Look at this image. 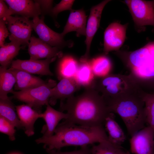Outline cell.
Here are the masks:
<instances>
[{
	"label": "cell",
	"mask_w": 154,
	"mask_h": 154,
	"mask_svg": "<svg viewBox=\"0 0 154 154\" xmlns=\"http://www.w3.org/2000/svg\"><path fill=\"white\" fill-rule=\"evenodd\" d=\"M86 88L80 95L61 102V112L66 111L68 116L64 121L90 127L104 125L112 112L104 98L92 85Z\"/></svg>",
	"instance_id": "1"
},
{
	"label": "cell",
	"mask_w": 154,
	"mask_h": 154,
	"mask_svg": "<svg viewBox=\"0 0 154 154\" xmlns=\"http://www.w3.org/2000/svg\"><path fill=\"white\" fill-rule=\"evenodd\" d=\"M109 140L104 125L90 127L63 121L58 125L54 134L50 137L42 136L35 140L43 143L46 149L60 150L69 146H88Z\"/></svg>",
	"instance_id": "2"
},
{
	"label": "cell",
	"mask_w": 154,
	"mask_h": 154,
	"mask_svg": "<svg viewBox=\"0 0 154 154\" xmlns=\"http://www.w3.org/2000/svg\"><path fill=\"white\" fill-rule=\"evenodd\" d=\"M115 54L141 88L154 90V40L135 50H119Z\"/></svg>",
	"instance_id": "3"
},
{
	"label": "cell",
	"mask_w": 154,
	"mask_h": 154,
	"mask_svg": "<svg viewBox=\"0 0 154 154\" xmlns=\"http://www.w3.org/2000/svg\"><path fill=\"white\" fill-rule=\"evenodd\" d=\"M145 92L106 101L111 112L117 114L122 119L131 137L145 126Z\"/></svg>",
	"instance_id": "4"
},
{
	"label": "cell",
	"mask_w": 154,
	"mask_h": 154,
	"mask_svg": "<svg viewBox=\"0 0 154 154\" xmlns=\"http://www.w3.org/2000/svg\"><path fill=\"white\" fill-rule=\"evenodd\" d=\"M92 86L106 101L144 91L129 75L109 74Z\"/></svg>",
	"instance_id": "5"
},
{
	"label": "cell",
	"mask_w": 154,
	"mask_h": 154,
	"mask_svg": "<svg viewBox=\"0 0 154 154\" xmlns=\"http://www.w3.org/2000/svg\"><path fill=\"white\" fill-rule=\"evenodd\" d=\"M56 84L55 81L50 79L39 86L21 91L13 90L11 93L14 98L32 108H39L49 103L52 89Z\"/></svg>",
	"instance_id": "6"
},
{
	"label": "cell",
	"mask_w": 154,
	"mask_h": 154,
	"mask_svg": "<svg viewBox=\"0 0 154 154\" xmlns=\"http://www.w3.org/2000/svg\"><path fill=\"white\" fill-rule=\"evenodd\" d=\"M123 2L128 7L139 32L147 25L154 27V0H127Z\"/></svg>",
	"instance_id": "7"
},
{
	"label": "cell",
	"mask_w": 154,
	"mask_h": 154,
	"mask_svg": "<svg viewBox=\"0 0 154 154\" xmlns=\"http://www.w3.org/2000/svg\"><path fill=\"white\" fill-rule=\"evenodd\" d=\"M6 22L10 32L9 40L17 41L23 46H28L33 29L32 20L21 16H11Z\"/></svg>",
	"instance_id": "8"
},
{
	"label": "cell",
	"mask_w": 154,
	"mask_h": 154,
	"mask_svg": "<svg viewBox=\"0 0 154 154\" xmlns=\"http://www.w3.org/2000/svg\"><path fill=\"white\" fill-rule=\"evenodd\" d=\"M44 16L33 19V29L41 40L53 47L60 49L65 47H72L73 42L66 41L61 33L56 32L48 27L44 22Z\"/></svg>",
	"instance_id": "9"
},
{
	"label": "cell",
	"mask_w": 154,
	"mask_h": 154,
	"mask_svg": "<svg viewBox=\"0 0 154 154\" xmlns=\"http://www.w3.org/2000/svg\"><path fill=\"white\" fill-rule=\"evenodd\" d=\"M127 25L114 22L106 28L104 33L103 48L106 54L110 51L119 50L126 38Z\"/></svg>",
	"instance_id": "10"
},
{
	"label": "cell",
	"mask_w": 154,
	"mask_h": 154,
	"mask_svg": "<svg viewBox=\"0 0 154 154\" xmlns=\"http://www.w3.org/2000/svg\"><path fill=\"white\" fill-rule=\"evenodd\" d=\"M131 137L132 153L154 154V131L149 126H145Z\"/></svg>",
	"instance_id": "11"
},
{
	"label": "cell",
	"mask_w": 154,
	"mask_h": 154,
	"mask_svg": "<svg viewBox=\"0 0 154 154\" xmlns=\"http://www.w3.org/2000/svg\"><path fill=\"white\" fill-rule=\"evenodd\" d=\"M110 1L109 0L104 1L93 6L90 9L86 26L85 42L86 51L85 54L80 58L81 62H86L88 60L91 43L99 27L102 11L106 4Z\"/></svg>",
	"instance_id": "12"
},
{
	"label": "cell",
	"mask_w": 154,
	"mask_h": 154,
	"mask_svg": "<svg viewBox=\"0 0 154 154\" xmlns=\"http://www.w3.org/2000/svg\"><path fill=\"white\" fill-rule=\"evenodd\" d=\"M56 57L46 58L43 60L17 59L13 60L11 67L22 70L31 74L42 75L52 76L49 69L50 64L55 60Z\"/></svg>",
	"instance_id": "13"
},
{
	"label": "cell",
	"mask_w": 154,
	"mask_h": 154,
	"mask_svg": "<svg viewBox=\"0 0 154 154\" xmlns=\"http://www.w3.org/2000/svg\"><path fill=\"white\" fill-rule=\"evenodd\" d=\"M28 46V52L31 59L61 58L63 56L60 49L51 46L34 36L31 37Z\"/></svg>",
	"instance_id": "14"
},
{
	"label": "cell",
	"mask_w": 154,
	"mask_h": 154,
	"mask_svg": "<svg viewBox=\"0 0 154 154\" xmlns=\"http://www.w3.org/2000/svg\"><path fill=\"white\" fill-rule=\"evenodd\" d=\"M12 15L15 14L27 18H33L41 15L39 4L36 0H5Z\"/></svg>",
	"instance_id": "15"
},
{
	"label": "cell",
	"mask_w": 154,
	"mask_h": 154,
	"mask_svg": "<svg viewBox=\"0 0 154 154\" xmlns=\"http://www.w3.org/2000/svg\"><path fill=\"white\" fill-rule=\"evenodd\" d=\"M80 87L73 78L61 79L52 89L49 104L54 105L58 99L62 101L73 96L74 93L78 90Z\"/></svg>",
	"instance_id": "16"
},
{
	"label": "cell",
	"mask_w": 154,
	"mask_h": 154,
	"mask_svg": "<svg viewBox=\"0 0 154 154\" xmlns=\"http://www.w3.org/2000/svg\"><path fill=\"white\" fill-rule=\"evenodd\" d=\"M27 104H22L15 106L16 112L25 133L28 137L35 133L34 124L36 121L41 118V113L33 109Z\"/></svg>",
	"instance_id": "17"
},
{
	"label": "cell",
	"mask_w": 154,
	"mask_h": 154,
	"mask_svg": "<svg viewBox=\"0 0 154 154\" xmlns=\"http://www.w3.org/2000/svg\"><path fill=\"white\" fill-rule=\"evenodd\" d=\"M86 16L82 9L70 11L67 23L61 33L63 36L72 31H75L77 37L86 35Z\"/></svg>",
	"instance_id": "18"
},
{
	"label": "cell",
	"mask_w": 154,
	"mask_h": 154,
	"mask_svg": "<svg viewBox=\"0 0 154 154\" xmlns=\"http://www.w3.org/2000/svg\"><path fill=\"white\" fill-rule=\"evenodd\" d=\"M46 106L45 111L41 114V118L44 120L46 123L41 132L43 134V136L48 137L54 134L59 122L62 119H66L68 116L66 113L54 109L49 103Z\"/></svg>",
	"instance_id": "19"
},
{
	"label": "cell",
	"mask_w": 154,
	"mask_h": 154,
	"mask_svg": "<svg viewBox=\"0 0 154 154\" xmlns=\"http://www.w3.org/2000/svg\"><path fill=\"white\" fill-rule=\"evenodd\" d=\"M14 74L16 79L15 89L21 91L42 85L46 82L41 78L20 70L12 67L9 68Z\"/></svg>",
	"instance_id": "20"
},
{
	"label": "cell",
	"mask_w": 154,
	"mask_h": 154,
	"mask_svg": "<svg viewBox=\"0 0 154 154\" xmlns=\"http://www.w3.org/2000/svg\"><path fill=\"white\" fill-rule=\"evenodd\" d=\"M104 126L109 141L121 145L126 139L123 131L115 119L114 114L111 113L106 118Z\"/></svg>",
	"instance_id": "21"
},
{
	"label": "cell",
	"mask_w": 154,
	"mask_h": 154,
	"mask_svg": "<svg viewBox=\"0 0 154 154\" xmlns=\"http://www.w3.org/2000/svg\"><path fill=\"white\" fill-rule=\"evenodd\" d=\"M21 44L15 40L4 44L0 48V64L1 66L6 68L11 65L13 59L19 53Z\"/></svg>",
	"instance_id": "22"
},
{
	"label": "cell",
	"mask_w": 154,
	"mask_h": 154,
	"mask_svg": "<svg viewBox=\"0 0 154 154\" xmlns=\"http://www.w3.org/2000/svg\"><path fill=\"white\" fill-rule=\"evenodd\" d=\"M16 83L15 77L9 68L0 67V99L9 98L7 95L11 93Z\"/></svg>",
	"instance_id": "23"
},
{
	"label": "cell",
	"mask_w": 154,
	"mask_h": 154,
	"mask_svg": "<svg viewBox=\"0 0 154 154\" xmlns=\"http://www.w3.org/2000/svg\"><path fill=\"white\" fill-rule=\"evenodd\" d=\"M94 75L91 68L90 61L81 62L78 65L74 79L80 86L86 87L92 85L94 82Z\"/></svg>",
	"instance_id": "24"
},
{
	"label": "cell",
	"mask_w": 154,
	"mask_h": 154,
	"mask_svg": "<svg viewBox=\"0 0 154 154\" xmlns=\"http://www.w3.org/2000/svg\"><path fill=\"white\" fill-rule=\"evenodd\" d=\"M15 111V106L9 98L0 99V116L9 121L17 128L20 129L23 127Z\"/></svg>",
	"instance_id": "25"
},
{
	"label": "cell",
	"mask_w": 154,
	"mask_h": 154,
	"mask_svg": "<svg viewBox=\"0 0 154 154\" xmlns=\"http://www.w3.org/2000/svg\"><path fill=\"white\" fill-rule=\"evenodd\" d=\"M91 154H130L121 145L113 143L109 140L93 145L90 148Z\"/></svg>",
	"instance_id": "26"
},
{
	"label": "cell",
	"mask_w": 154,
	"mask_h": 154,
	"mask_svg": "<svg viewBox=\"0 0 154 154\" xmlns=\"http://www.w3.org/2000/svg\"><path fill=\"white\" fill-rule=\"evenodd\" d=\"M78 64L75 59L72 56H66L60 60L58 68V77L74 78L77 71Z\"/></svg>",
	"instance_id": "27"
},
{
	"label": "cell",
	"mask_w": 154,
	"mask_h": 154,
	"mask_svg": "<svg viewBox=\"0 0 154 154\" xmlns=\"http://www.w3.org/2000/svg\"><path fill=\"white\" fill-rule=\"evenodd\" d=\"M90 63L95 76L101 78L108 74L112 67L110 59L105 56H101L92 59Z\"/></svg>",
	"instance_id": "28"
},
{
	"label": "cell",
	"mask_w": 154,
	"mask_h": 154,
	"mask_svg": "<svg viewBox=\"0 0 154 154\" xmlns=\"http://www.w3.org/2000/svg\"><path fill=\"white\" fill-rule=\"evenodd\" d=\"M146 124L154 131V93L145 92L143 96Z\"/></svg>",
	"instance_id": "29"
},
{
	"label": "cell",
	"mask_w": 154,
	"mask_h": 154,
	"mask_svg": "<svg viewBox=\"0 0 154 154\" xmlns=\"http://www.w3.org/2000/svg\"><path fill=\"white\" fill-rule=\"evenodd\" d=\"M15 127L9 121L0 116V132L7 135L9 139L15 140Z\"/></svg>",
	"instance_id": "30"
},
{
	"label": "cell",
	"mask_w": 154,
	"mask_h": 154,
	"mask_svg": "<svg viewBox=\"0 0 154 154\" xmlns=\"http://www.w3.org/2000/svg\"><path fill=\"white\" fill-rule=\"evenodd\" d=\"M74 0H62L57 4L51 9L50 13L53 16L56 17L60 13L64 11L72 9Z\"/></svg>",
	"instance_id": "31"
},
{
	"label": "cell",
	"mask_w": 154,
	"mask_h": 154,
	"mask_svg": "<svg viewBox=\"0 0 154 154\" xmlns=\"http://www.w3.org/2000/svg\"><path fill=\"white\" fill-rule=\"evenodd\" d=\"M48 154H91L90 148L88 146L83 147L79 150L69 152H62L58 150L46 149Z\"/></svg>",
	"instance_id": "32"
},
{
	"label": "cell",
	"mask_w": 154,
	"mask_h": 154,
	"mask_svg": "<svg viewBox=\"0 0 154 154\" xmlns=\"http://www.w3.org/2000/svg\"><path fill=\"white\" fill-rule=\"evenodd\" d=\"M6 21L2 19H0V46H2L5 44V39L10 34L8 28L6 25Z\"/></svg>",
	"instance_id": "33"
},
{
	"label": "cell",
	"mask_w": 154,
	"mask_h": 154,
	"mask_svg": "<svg viewBox=\"0 0 154 154\" xmlns=\"http://www.w3.org/2000/svg\"><path fill=\"white\" fill-rule=\"evenodd\" d=\"M39 4L42 16H44L45 14L50 13L52 9L53 0H36Z\"/></svg>",
	"instance_id": "34"
},
{
	"label": "cell",
	"mask_w": 154,
	"mask_h": 154,
	"mask_svg": "<svg viewBox=\"0 0 154 154\" xmlns=\"http://www.w3.org/2000/svg\"><path fill=\"white\" fill-rule=\"evenodd\" d=\"M5 3L4 0H0V19L6 21L7 18L11 16L12 14Z\"/></svg>",
	"instance_id": "35"
},
{
	"label": "cell",
	"mask_w": 154,
	"mask_h": 154,
	"mask_svg": "<svg viewBox=\"0 0 154 154\" xmlns=\"http://www.w3.org/2000/svg\"><path fill=\"white\" fill-rule=\"evenodd\" d=\"M9 154H21L19 153L13 152V153H9Z\"/></svg>",
	"instance_id": "36"
}]
</instances>
